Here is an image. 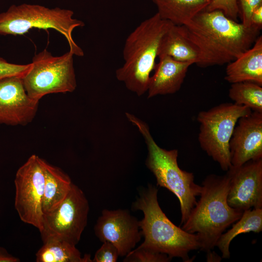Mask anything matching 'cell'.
<instances>
[{
	"label": "cell",
	"instance_id": "1",
	"mask_svg": "<svg viewBox=\"0 0 262 262\" xmlns=\"http://www.w3.org/2000/svg\"><path fill=\"white\" fill-rule=\"evenodd\" d=\"M182 26L200 51L201 67L233 61L252 46L261 30L238 23L218 10L202 11Z\"/></svg>",
	"mask_w": 262,
	"mask_h": 262
},
{
	"label": "cell",
	"instance_id": "2",
	"mask_svg": "<svg viewBox=\"0 0 262 262\" xmlns=\"http://www.w3.org/2000/svg\"><path fill=\"white\" fill-rule=\"evenodd\" d=\"M229 181L228 171L223 176H207L202 182L199 200L182 224L184 230L197 235L199 249L206 253L216 246L221 235L244 212L230 207L227 202Z\"/></svg>",
	"mask_w": 262,
	"mask_h": 262
},
{
	"label": "cell",
	"instance_id": "3",
	"mask_svg": "<svg viewBox=\"0 0 262 262\" xmlns=\"http://www.w3.org/2000/svg\"><path fill=\"white\" fill-rule=\"evenodd\" d=\"M157 188L149 184L140 192L133 203L132 208L140 210L144 218L139 226L144 237L140 246L167 255L171 258H180L184 262H191L188 253L200 248L196 234H192L174 224L161 209L157 198Z\"/></svg>",
	"mask_w": 262,
	"mask_h": 262
},
{
	"label": "cell",
	"instance_id": "4",
	"mask_svg": "<svg viewBox=\"0 0 262 262\" xmlns=\"http://www.w3.org/2000/svg\"><path fill=\"white\" fill-rule=\"evenodd\" d=\"M170 22L161 18L157 13L142 21L125 40L123 50L124 63L116 70V77L139 96L147 90L160 40Z\"/></svg>",
	"mask_w": 262,
	"mask_h": 262
},
{
	"label": "cell",
	"instance_id": "5",
	"mask_svg": "<svg viewBox=\"0 0 262 262\" xmlns=\"http://www.w3.org/2000/svg\"><path fill=\"white\" fill-rule=\"evenodd\" d=\"M126 116L144 138L148 150L146 164L155 177L157 185L167 189L178 198L182 225L196 205V197L200 196L202 186L195 183L192 173L180 168L178 150L161 148L152 138L147 123L130 113H126Z\"/></svg>",
	"mask_w": 262,
	"mask_h": 262
},
{
	"label": "cell",
	"instance_id": "6",
	"mask_svg": "<svg viewBox=\"0 0 262 262\" xmlns=\"http://www.w3.org/2000/svg\"><path fill=\"white\" fill-rule=\"evenodd\" d=\"M73 15L72 10L59 7L13 4L0 13V34H22L33 28L54 29L66 37L74 55L82 56L83 52L74 41L72 34L75 28L84 26V23L74 18Z\"/></svg>",
	"mask_w": 262,
	"mask_h": 262
},
{
	"label": "cell",
	"instance_id": "7",
	"mask_svg": "<svg viewBox=\"0 0 262 262\" xmlns=\"http://www.w3.org/2000/svg\"><path fill=\"white\" fill-rule=\"evenodd\" d=\"M251 112L246 106L224 103L201 111L197 115L200 147L224 171H227L232 166L229 142L237 122Z\"/></svg>",
	"mask_w": 262,
	"mask_h": 262
},
{
	"label": "cell",
	"instance_id": "8",
	"mask_svg": "<svg viewBox=\"0 0 262 262\" xmlns=\"http://www.w3.org/2000/svg\"><path fill=\"white\" fill-rule=\"evenodd\" d=\"M74 55L69 49L54 56L46 49L36 54L22 77L28 95L39 100L48 94L73 92L77 87Z\"/></svg>",
	"mask_w": 262,
	"mask_h": 262
},
{
	"label": "cell",
	"instance_id": "9",
	"mask_svg": "<svg viewBox=\"0 0 262 262\" xmlns=\"http://www.w3.org/2000/svg\"><path fill=\"white\" fill-rule=\"evenodd\" d=\"M89 211V202L84 194L73 183L60 205L44 214L40 231L43 242L60 240L76 246L87 225Z\"/></svg>",
	"mask_w": 262,
	"mask_h": 262
},
{
	"label": "cell",
	"instance_id": "10",
	"mask_svg": "<svg viewBox=\"0 0 262 262\" xmlns=\"http://www.w3.org/2000/svg\"><path fill=\"white\" fill-rule=\"evenodd\" d=\"M45 176L42 159L33 154L17 170L15 207L20 219L39 231L42 229V208Z\"/></svg>",
	"mask_w": 262,
	"mask_h": 262
},
{
	"label": "cell",
	"instance_id": "11",
	"mask_svg": "<svg viewBox=\"0 0 262 262\" xmlns=\"http://www.w3.org/2000/svg\"><path fill=\"white\" fill-rule=\"evenodd\" d=\"M95 233L102 242H109L125 257L141 240L139 221L128 210L104 209L94 227Z\"/></svg>",
	"mask_w": 262,
	"mask_h": 262
},
{
	"label": "cell",
	"instance_id": "12",
	"mask_svg": "<svg viewBox=\"0 0 262 262\" xmlns=\"http://www.w3.org/2000/svg\"><path fill=\"white\" fill-rule=\"evenodd\" d=\"M228 171L229 205L242 211L262 208V159L249 160L239 167L231 166Z\"/></svg>",
	"mask_w": 262,
	"mask_h": 262
},
{
	"label": "cell",
	"instance_id": "13",
	"mask_svg": "<svg viewBox=\"0 0 262 262\" xmlns=\"http://www.w3.org/2000/svg\"><path fill=\"white\" fill-rule=\"evenodd\" d=\"M39 101L27 93L22 77L0 80V124L26 125L33 119Z\"/></svg>",
	"mask_w": 262,
	"mask_h": 262
},
{
	"label": "cell",
	"instance_id": "14",
	"mask_svg": "<svg viewBox=\"0 0 262 262\" xmlns=\"http://www.w3.org/2000/svg\"><path fill=\"white\" fill-rule=\"evenodd\" d=\"M230 163L239 167L262 159V112L253 111L240 117L229 142Z\"/></svg>",
	"mask_w": 262,
	"mask_h": 262
},
{
	"label": "cell",
	"instance_id": "15",
	"mask_svg": "<svg viewBox=\"0 0 262 262\" xmlns=\"http://www.w3.org/2000/svg\"><path fill=\"white\" fill-rule=\"evenodd\" d=\"M154 73L150 77L147 92L148 98L158 95L171 94L180 88L190 66V62L177 61L170 56L159 57Z\"/></svg>",
	"mask_w": 262,
	"mask_h": 262
},
{
	"label": "cell",
	"instance_id": "16",
	"mask_svg": "<svg viewBox=\"0 0 262 262\" xmlns=\"http://www.w3.org/2000/svg\"><path fill=\"white\" fill-rule=\"evenodd\" d=\"M163 56L200 66L202 62L198 48L188 37L182 26L171 22L161 38L158 48V57Z\"/></svg>",
	"mask_w": 262,
	"mask_h": 262
},
{
	"label": "cell",
	"instance_id": "17",
	"mask_svg": "<svg viewBox=\"0 0 262 262\" xmlns=\"http://www.w3.org/2000/svg\"><path fill=\"white\" fill-rule=\"evenodd\" d=\"M225 79L231 83L250 82L262 86V35L259 36L250 49L228 64Z\"/></svg>",
	"mask_w": 262,
	"mask_h": 262
},
{
	"label": "cell",
	"instance_id": "18",
	"mask_svg": "<svg viewBox=\"0 0 262 262\" xmlns=\"http://www.w3.org/2000/svg\"><path fill=\"white\" fill-rule=\"evenodd\" d=\"M45 182L42 208L43 213L58 207L69 192L73 183L70 177L60 168L42 159Z\"/></svg>",
	"mask_w": 262,
	"mask_h": 262
},
{
	"label": "cell",
	"instance_id": "19",
	"mask_svg": "<svg viewBox=\"0 0 262 262\" xmlns=\"http://www.w3.org/2000/svg\"><path fill=\"white\" fill-rule=\"evenodd\" d=\"M161 18L183 25L206 9L213 0H151Z\"/></svg>",
	"mask_w": 262,
	"mask_h": 262
},
{
	"label": "cell",
	"instance_id": "20",
	"mask_svg": "<svg viewBox=\"0 0 262 262\" xmlns=\"http://www.w3.org/2000/svg\"><path fill=\"white\" fill-rule=\"evenodd\" d=\"M262 230V208H253L245 210L241 218L226 233H222L218 239L216 246L222 253V258L230 257L229 247L230 242L241 233L254 232L259 233Z\"/></svg>",
	"mask_w": 262,
	"mask_h": 262
},
{
	"label": "cell",
	"instance_id": "21",
	"mask_svg": "<svg viewBox=\"0 0 262 262\" xmlns=\"http://www.w3.org/2000/svg\"><path fill=\"white\" fill-rule=\"evenodd\" d=\"M37 262H91L89 254L82 257L76 246L66 241L52 240L45 243L36 253Z\"/></svg>",
	"mask_w": 262,
	"mask_h": 262
},
{
	"label": "cell",
	"instance_id": "22",
	"mask_svg": "<svg viewBox=\"0 0 262 262\" xmlns=\"http://www.w3.org/2000/svg\"><path fill=\"white\" fill-rule=\"evenodd\" d=\"M229 97L237 105L262 112V87L257 83L250 82L231 83Z\"/></svg>",
	"mask_w": 262,
	"mask_h": 262
},
{
	"label": "cell",
	"instance_id": "23",
	"mask_svg": "<svg viewBox=\"0 0 262 262\" xmlns=\"http://www.w3.org/2000/svg\"><path fill=\"white\" fill-rule=\"evenodd\" d=\"M172 258L167 255L139 246L128 253L123 260L126 262H168Z\"/></svg>",
	"mask_w": 262,
	"mask_h": 262
},
{
	"label": "cell",
	"instance_id": "24",
	"mask_svg": "<svg viewBox=\"0 0 262 262\" xmlns=\"http://www.w3.org/2000/svg\"><path fill=\"white\" fill-rule=\"evenodd\" d=\"M218 10L229 18L237 21L239 15L237 0H213L206 10Z\"/></svg>",
	"mask_w": 262,
	"mask_h": 262
},
{
	"label": "cell",
	"instance_id": "25",
	"mask_svg": "<svg viewBox=\"0 0 262 262\" xmlns=\"http://www.w3.org/2000/svg\"><path fill=\"white\" fill-rule=\"evenodd\" d=\"M119 256L117 247L112 243L105 241L96 251L92 262H115Z\"/></svg>",
	"mask_w": 262,
	"mask_h": 262
},
{
	"label": "cell",
	"instance_id": "26",
	"mask_svg": "<svg viewBox=\"0 0 262 262\" xmlns=\"http://www.w3.org/2000/svg\"><path fill=\"white\" fill-rule=\"evenodd\" d=\"M30 66V63L25 65L12 64L0 58V80L12 76L22 77Z\"/></svg>",
	"mask_w": 262,
	"mask_h": 262
},
{
	"label": "cell",
	"instance_id": "27",
	"mask_svg": "<svg viewBox=\"0 0 262 262\" xmlns=\"http://www.w3.org/2000/svg\"><path fill=\"white\" fill-rule=\"evenodd\" d=\"M237 4L242 23L246 27H250L251 15L257 7L262 5V0H237Z\"/></svg>",
	"mask_w": 262,
	"mask_h": 262
},
{
	"label": "cell",
	"instance_id": "28",
	"mask_svg": "<svg viewBox=\"0 0 262 262\" xmlns=\"http://www.w3.org/2000/svg\"><path fill=\"white\" fill-rule=\"evenodd\" d=\"M250 25L260 30L262 27V5L257 7L252 13L250 17Z\"/></svg>",
	"mask_w": 262,
	"mask_h": 262
},
{
	"label": "cell",
	"instance_id": "29",
	"mask_svg": "<svg viewBox=\"0 0 262 262\" xmlns=\"http://www.w3.org/2000/svg\"><path fill=\"white\" fill-rule=\"evenodd\" d=\"M20 260L9 254L7 250L0 247V262H19Z\"/></svg>",
	"mask_w": 262,
	"mask_h": 262
},
{
	"label": "cell",
	"instance_id": "30",
	"mask_svg": "<svg viewBox=\"0 0 262 262\" xmlns=\"http://www.w3.org/2000/svg\"><path fill=\"white\" fill-rule=\"evenodd\" d=\"M221 258L219 257L215 252L211 251L207 253V262H220Z\"/></svg>",
	"mask_w": 262,
	"mask_h": 262
}]
</instances>
